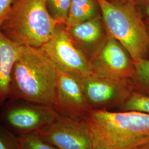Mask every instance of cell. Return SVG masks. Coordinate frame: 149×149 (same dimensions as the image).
Returning a JSON list of instances; mask_svg holds the SVG:
<instances>
[{
  "instance_id": "6da1fadb",
  "label": "cell",
  "mask_w": 149,
  "mask_h": 149,
  "mask_svg": "<svg viewBox=\"0 0 149 149\" xmlns=\"http://www.w3.org/2000/svg\"><path fill=\"white\" fill-rule=\"evenodd\" d=\"M93 149H145L149 146V114L92 109L84 119Z\"/></svg>"
},
{
  "instance_id": "7a4b0ae2",
  "label": "cell",
  "mask_w": 149,
  "mask_h": 149,
  "mask_svg": "<svg viewBox=\"0 0 149 149\" xmlns=\"http://www.w3.org/2000/svg\"><path fill=\"white\" fill-rule=\"evenodd\" d=\"M57 75L42 48L22 45L12 73L10 98L54 107Z\"/></svg>"
},
{
  "instance_id": "3957f363",
  "label": "cell",
  "mask_w": 149,
  "mask_h": 149,
  "mask_svg": "<svg viewBox=\"0 0 149 149\" xmlns=\"http://www.w3.org/2000/svg\"><path fill=\"white\" fill-rule=\"evenodd\" d=\"M107 31L127 49L134 61L147 59L148 28L135 0H97Z\"/></svg>"
},
{
  "instance_id": "277c9868",
  "label": "cell",
  "mask_w": 149,
  "mask_h": 149,
  "mask_svg": "<svg viewBox=\"0 0 149 149\" xmlns=\"http://www.w3.org/2000/svg\"><path fill=\"white\" fill-rule=\"evenodd\" d=\"M58 24L49 15L44 0H15L0 30L20 45L41 48Z\"/></svg>"
},
{
  "instance_id": "5b68a950",
  "label": "cell",
  "mask_w": 149,
  "mask_h": 149,
  "mask_svg": "<svg viewBox=\"0 0 149 149\" xmlns=\"http://www.w3.org/2000/svg\"><path fill=\"white\" fill-rule=\"evenodd\" d=\"M92 109H109L120 106L134 91L131 81L93 72L79 79Z\"/></svg>"
},
{
  "instance_id": "8992f818",
  "label": "cell",
  "mask_w": 149,
  "mask_h": 149,
  "mask_svg": "<svg viewBox=\"0 0 149 149\" xmlns=\"http://www.w3.org/2000/svg\"><path fill=\"white\" fill-rule=\"evenodd\" d=\"M57 69L80 79L93 72L90 61L76 47L65 25L58 24L52 37L41 47Z\"/></svg>"
},
{
  "instance_id": "52a82bcc",
  "label": "cell",
  "mask_w": 149,
  "mask_h": 149,
  "mask_svg": "<svg viewBox=\"0 0 149 149\" xmlns=\"http://www.w3.org/2000/svg\"><path fill=\"white\" fill-rule=\"evenodd\" d=\"M17 100L7 107L1 116L6 128L17 136L36 133L59 115L53 107Z\"/></svg>"
},
{
  "instance_id": "ba28073f",
  "label": "cell",
  "mask_w": 149,
  "mask_h": 149,
  "mask_svg": "<svg viewBox=\"0 0 149 149\" xmlns=\"http://www.w3.org/2000/svg\"><path fill=\"white\" fill-rule=\"evenodd\" d=\"M35 133L58 149H93L90 133L83 119L59 114Z\"/></svg>"
},
{
  "instance_id": "9c48e42d",
  "label": "cell",
  "mask_w": 149,
  "mask_h": 149,
  "mask_svg": "<svg viewBox=\"0 0 149 149\" xmlns=\"http://www.w3.org/2000/svg\"><path fill=\"white\" fill-rule=\"evenodd\" d=\"M90 61L94 72L116 78L130 80L135 71L130 54L108 31L101 48Z\"/></svg>"
},
{
  "instance_id": "30bf717a",
  "label": "cell",
  "mask_w": 149,
  "mask_h": 149,
  "mask_svg": "<svg viewBox=\"0 0 149 149\" xmlns=\"http://www.w3.org/2000/svg\"><path fill=\"white\" fill-rule=\"evenodd\" d=\"M58 70L54 108L60 115L84 120L92 109L79 78Z\"/></svg>"
},
{
  "instance_id": "8fae6325",
  "label": "cell",
  "mask_w": 149,
  "mask_h": 149,
  "mask_svg": "<svg viewBox=\"0 0 149 149\" xmlns=\"http://www.w3.org/2000/svg\"><path fill=\"white\" fill-rule=\"evenodd\" d=\"M65 29L76 47L90 61L101 48L107 34L102 15Z\"/></svg>"
},
{
  "instance_id": "7c38bea8",
  "label": "cell",
  "mask_w": 149,
  "mask_h": 149,
  "mask_svg": "<svg viewBox=\"0 0 149 149\" xmlns=\"http://www.w3.org/2000/svg\"><path fill=\"white\" fill-rule=\"evenodd\" d=\"M22 45L13 42L0 30V106L11 95L12 73Z\"/></svg>"
},
{
  "instance_id": "4fadbf2b",
  "label": "cell",
  "mask_w": 149,
  "mask_h": 149,
  "mask_svg": "<svg viewBox=\"0 0 149 149\" xmlns=\"http://www.w3.org/2000/svg\"><path fill=\"white\" fill-rule=\"evenodd\" d=\"M101 15L97 0H72L65 26L72 27Z\"/></svg>"
},
{
  "instance_id": "5bb4252c",
  "label": "cell",
  "mask_w": 149,
  "mask_h": 149,
  "mask_svg": "<svg viewBox=\"0 0 149 149\" xmlns=\"http://www.w3.org/2000/svg\"><path fill=\"white\" fill-rule=\"evenodd\" d=\"M135 71L130 79L134 91L149 95V59L134 61Z\"/></svg>"
},
{
  "instance_id": "9a60e30c",
  "label": "cell",
  "mask_w": 149,
  "mask_h": 149,
  "mask_svg": "<svg viewBox=\"0 0 149 149\" xmlns=\"http://www.w3.org/2000/svg\"><path fill=\"white\" fill-rule=\"evenodd\" d=\"M118 111H134L149 114V95L133 91L117 108Z\"/></svg>"
},
{
  "instance_id": "2e32d148",
  "label": "cell",
  "mask_w": 149,
  "mask_h": 149,
  "mask_svg": "<svg viewBox=\"0 0 149 149\" xmlns=\"http://www.w3.org/2000/svg\"><path fill=\"white\" fill-rule=\"evenodd\" d=\"M72 0H44L49 15L59 24L65 25Z\"/></svg>"
},
{
  "instance_id": "e0dca14e",
  "label": "cell",
  "mask_w": 149,
  "mask_h": 149,
  "mask_svg": "<svg viewBox=\"0 0 149 149\" xmlns=\"http://www.w3.org/2000/svg\"><path fill=\"white\" fill-rule=\"evenodd\" d=\"M18 149H58L36 133L18 136Z\"/></svg>"
},
{
  "instance_id": "ac0fdd59",
  "label": "cell",
  "mask_w": 149,
  "mask_h": 149,
  "mask_svg": "<svg viewBox=\"0 0 149 149\" xmlns=\"http://www.w3.org/2000/svg\"><path fill=\"white\" fill-rule=\"evenodd\" d=\"M0 149H18V136L0 126Z\"/></svg>"
},
{
  "instance_id": "d6986e66",
  "label": "cell",
  "mask_w": 149,
  "mask_h": 149,
  "mask_svg": "<svg viewBox=\"0 0 149 149\" xmlns=\"http://www.w3.org/2000/svg\"><path fill=\"white\" fill-rule=\"evenodd\" d=\"M15 0H0V26L8 15Z\"/></svg>"
},
{
  "instance_id": "ffe728a7",
  "label": "cell",
  "mask_w": 149,
  "mask_h": 149,
  "mask_svg": "<svg viewBox=\"0 0 149 149\" xmlns=\"http://www.w3.org/2000/svg\"><path fill=\"white\" fill-rule=\"evenodd\" d=\"M144 21L149 23V0H135Z\"/></svg>"
},
{
  "instance_id": "44dd1931",
  "label": "cell",
  "mask_w": 149,
  "mask_h": 149,
  "mask_svg": "<svg viewBox=\"0 0 149 149\" xmlns=\"http://www.w3.org/2000/svg\"><path fill=\"white\" fill-rule=\"evenodd\" d=\"M146 26H147V28H148V34H149V23H146Z\"/></svg>"
},
{
  "instance_id": "7402d4cb",
  "label": "cell",
  "mask_w": 149,
  "mask_h": 149,
  "mask_svg": "<svg viewBox=\"0 0 149 149\" xmlns=\"http://www.w3.org/2000/svg\"><path fill=\"white\" fill-rule=\"evenodd\" d=\"M149 149V146H148V148H146V149Z\"/></svg>"
},
{
  "instance_id": "603a6c76",
  "label": "cell",
  "mask_w": 149,
  "mask_h": 149,
  "mask_svg": "<svg viewBox=\"0 0 149 149\" xmlns=\"http://www.w3.org/2000/svg\"><path fill=\"white\" fill-rule=\"evenodd\" d=\"M111 1H118V0H111Z\"/></svg>"
}]
</instances>
